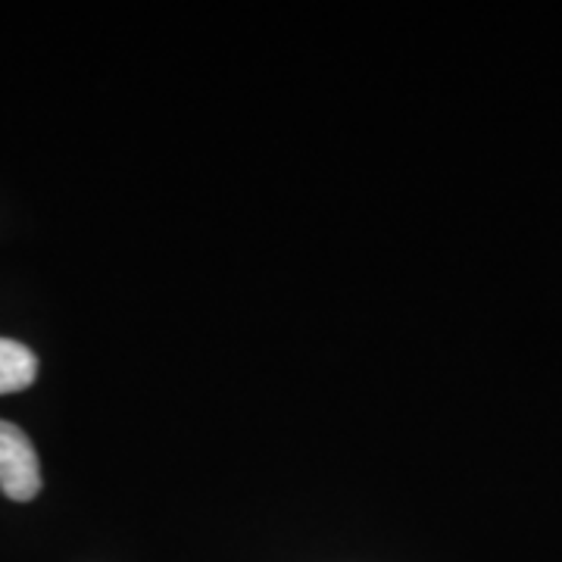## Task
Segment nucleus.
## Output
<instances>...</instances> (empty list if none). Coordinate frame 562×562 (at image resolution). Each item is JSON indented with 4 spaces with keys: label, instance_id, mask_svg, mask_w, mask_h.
Wrapping results in <instances>:
<instances>
[{
    "label": "nucleus",
    "instance_id": "1",
    "mask_svg": "<svg viewBox=\"0 0 562 562\" xmlns=\"http://www.w3.org/2000/svg\"><path fill=\"white\" fill-rule=\"evenodd\" d=\"M0 491L16 503H29L41 491L38 453L20 425L0 419Z\"/></svg>",
    "mask_w": 562,
    "mask_h": 562
},
{
    "label": "nucleus",
    "instance_id": "2",
    "mask_svg": "<svg viewBox=\"0 0 562 562\" xmlns=\"http://www.w3.org/2000/svg\"><path fill=\"white\" fill-rule=\"evenodd\" d=\"M38 379V357L20 341L0 338V394H16Z\"/></svg>",
    "mask_w": 562,
    "mask_h": 562
}]
</instances>
